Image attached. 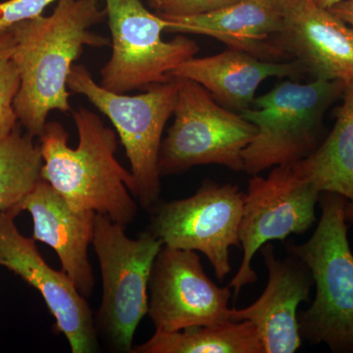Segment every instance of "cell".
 Returning a JSON list of instances; mask_svg holds the SVG:
<instances>
[{
	"mask_svg": "<svg viewBox=\"0 0 353 353\" xmlns=\"http://www.w3.org/2000/svg\"><path fill=\"white\" fill-rule=\"evenodd\" d=\"M176 80L174 123L162 141L158 159L160 175L206 164L243 171V152L256 136V127L220 105L199 83Z\"/></svg>",
	"mask_w": 353,
	"mask_h": 353,
	"instance_id": "cell-7",
	"label": "cell"
},
{
	"mask_svg": "<svg viewBox=\"0 0 353 353\" xmlns=\"http://www.w3.org/2000/svg\"><path fill=\"white\" fill-rule=\"evenodd\" d=\"M132 353H264L256 327L250 321H227L176 332L157 331Z\"/></svg>",
	"mask_w": 353,
	"mask_h": 353,
	"instance_id": "cell-19",
	"label": "cell"
},
{
	"mask_svg": "<svg viewBox=\"0 0 353 353\" xmlns=\"http://www.w3.org/2000/svg\"><path fill=\"white\" fill-rule=\"evenodd\" d=\"M67 85L111 121L131 165L134 197L141 208L152 211L159 201L158 159L165 126L175 109L178 80L153 85L143 94H116L97 83L87 67L74 64Z\"/></svg>",
	"mask_w": 353,
	"mask_h": 353,
	"instance_id": "cell-5",
	"label": "cell"
},
{
	"mask_svg": "<svg viewBox=\"0 0 353 353\" xmlns=\"http://www.w3.org/2000/svg\"><path fill=\"white\" fill-rule=\"evenodd\" d=\"M72 116L79 134L76 148L69 146L63 125L54 121L39 137L41 179L75 210L94 211L129 226L138 214L136 185L115 157V132L90 109L78 108Z\"/></svg>",
	"mask_w": 353,
	"mask_h": 353,
	"instance_id": "cell-2",
	"label": "cell"
},
{
	"mask_svg": "<svg viewBox=\"0 0 353 353\" xmlns=\"http://www.w3.org/2000/svg\"><path fill=\"white\" fill-rule=\"evenodd\" d=\"M230 297V287L209 279L196 252L162 246L148 282V315L157 331L231 321Z\"/></svg>",
	"mask_w": 353,
	"mask_h": 353,
	"instance_id": "cell-11",
	"label": "cell"
},
{
	"mask_svg": "<svg viewBox=\"0 0 353 353\" xmlns=\"http://www.w3.org/2000/svg\"><path fill=\"white\" fill-rule=\"evenodd\" d=\"M317 6L323 7V8L330 9L331 7L336 6L339 2L343 0H313Z\"/></svg>",
	"mask_w": 353,
	"mask_h": 353,
	"instance_id": "cell-26",
	"label": "cell"
},
{
	"mask_svg": "<svg viewBox=\"0 0 353 353\" xmlns=\"http://www.w3.org/2000/svg\"><path fill=\"white\" fill-rule=\"evenodd\" d=\"M341 99L329 136L314 152L292 166L320 192L345 197V218L353 223V82L347 83Z\"/></svg>",
	"mask_w": 353,
	"mask_h": 353,
	"instance_id": "cell-18",
	"label": "cell"
},
{
	"mask_svg": "<svg viewBox=\"0 0 353 353\" xmlns=\"http://www.w3.org/2000/svg\"><path fill=\"white\" fill-rule=\"evenodd\" d=\"M290 1H297V0H290Z\"/></svg>",
	"mask_w": 353,
	"mask_h": 353,
	"instance_id": "cell-27",
	"label": "cell"
},
{
	"mask_svg": "<svg viewBox=\"0 0 353 353\" xmlns=\"http://www.w3.org/2000/svg\"><path fill=\"white\" fill-rule=\"evenodd\" d=\"M280 34L283 50L306 74L353 82V28L313 0L290 1Z\"/></svg>",
	"mask_w": 353,
	"mask_h": 353,
	"instance_id": "cell-14",
	"label": "cell"
},
{
	"mask_svg": "<svg viewBox=\"0 0 353 353\" xmlns=\"http://www.w3.org/2000/svg\"><path fill=\"white\" fill-rule=\"evenodd\" d=\"M20 88V75L12 59L10 32L0 37V143L19 125L15 99Z\"/></svg>",
	"mask_w": 353,
	"mask_h": 353,
	"instance_id": "cell-21",
	"label": "cell"
},
{
	"mask_svg": "<svg viewBox=\"0 0 353 353\" xmlns=\"http://www.w3.org/2000/svg\"><path fill=\"white\" fill-rule=\"evenodd\" d=\"M345 85L321 79L287 81L255 97L252 108L241 113L257 129L243 152V171L253 176L272 167L292 166L314 152L323 141L325 114L343 97Z\"/></svg>",
	"mask_w": 353,
	"mask_h": 353,
	"instance_id": "cell-4",
	"label": "cell"
},
{
	"mask_svg": "<svg viewBox=\"0 0 353 353\" xmlns=\"http://www.w3.org/2000/svg\"><path fill=\"white\" fill-rule=\"evenodd\" d=\"M345 205V197L325 192L314 234L288 248L307 265L316 285L314 303L297 317L301 338L334 352H353V254Z\"/></svg>",
	"mask_w": 353,
	"mask_h": 353,
	"instance_id": "cell-3",
	"label": "cell"
},
{
	"mask_svg": "<svg viewBox=\"0 0 353 353\" xmlns=\"http://www.w3.org/2000/svg\"><path fill=\"white\" fill-rule=\"evenodd\" d=\"M245 196L239 185L209 181L192 196L157 204L148 231L163 245L203 253L223 281L232 271L230 248H241Z\"/></svg>",
	"mask_w": 353,
	"mask_h": 353,
	"instance_id": "cell-9",
	"label": "cell"
},
{
	"mask_svg": "<svg viewBox=\"0 0 353 353\" xmlns=\"http://www.w3.org/2000/svg\"><path fill=\"white\" fill-rule=\"evenodd\" d=\"M261 3L272 7V8L277 9V10L284 11L285 6L289 3V0H257Z\"/></svg>",
	"mask_w": 353,
	"mask_h": 353,
	"instance_id": "cell-25",
	"label": "cell"
},
{
	"mask_svg": "<svg viewBox=\"0 0 353 353\" xmlns=\"http://www.w3.org/2000/svg\"><path fill=\"white\" fill-rule=\"evenodd\" d=\"M19 209L32 216V239L50 246L57 252L62 270L81 294L92 296L95 279L88 260V246L94 236L97 213L72 208L43 179L23 199Z\"/></svg>",
	"mask_w": 353,
	"mask_h": 353,
	"instance_id": "cell-15",
	"label": "cell"
},
{
	"mask_svg": "<svg viewBox=\"0 0 353 353\" xmlns=\"http://www.w3.org/2000/svg\"><path fill=\"white\" fill-rule=\"evenodd\" d=\"M304 74L296 60L264 61L245 51L229 48L213 57L190 58L170 76L199 83L223 108L241 114L252 108L255 92L266 79L301 78Z\"/></svg>",
	"mask_w": 353,
	"mask_h": 353,
	"instance_id": "cell-17",
	"label": "cell"
},
{
	"mask_svg": "<svg viewBox=\"0 0 353 353\" xmlns=\"http://www.w3.org/2000/svg\"><path fill=\"white\" fill-rule=\"evenodd\" d=\"M17 210L0 211V266L8 269L39 290L55 318L57 333L63 334L73 353L99 350V331L85 297L63 270L46 263L36 241L23 236L16 226Z\"/></svg>",
	"mask_w": 353,
	"mask_h": 353,
	"instance_id": "cell-12",
	"label": "cell"
},
{
	"mask_svg": "<svg viewBox=\"0 0 353 353\" xmlns=\"http://www.w3.org/2000/svg\"><path fill=\"white\" fill-rule=\"evenodd\" d=\"M330 10L353 28V0H343L331 7Z\"/></svg>",
	"mask_w": 353,
	"mask_h": 353,
	"instance_id": "cell-24",
	"label": "cell"
},
{
	"mask_svg": "<svg viewBox=\"0 0 353 353\" xmlns=\"http://www.w3.org/2000/svg\"><path fill=\"white\" fill-rule=\"evenodd\" d=\"M112 54L101 70V85L116 94L146 90L170 80L171 73L194 57L199 46L187 37L166 41L169 21L150 12L141 0H103Z\"/></svg>",
	"mask_w": 353,
	"mask_h": 353,
	"instance_id": "cell-8",
	"label": "cell"
},
{
	"mask_svg": "<svg viewBox=\"0 0 353 353\" xmlns=\"http://www.w3.org/2000/svg\"><path fill=\"white\" fill-rule=\"evenodd\" d=\"M320 194L290 165L274 167L267 178L253 175L248 182L239 231L243 261L229 285L236 296L243 287L256 282L252 263L262 246L272 241H284L292 234H303L312 227Z\"/></svg>",
	"mask_w": 353,
	"mask_h": 353,
	"instance_id": "cell-10",
	"label": "cell"
},
{
	"mask_svg": "<svg viewBox=\"0 0 353 353\" xmlns=\"http://www.w3.org/2000/svg\"><path fill=\"white\" fill-rule=\"evenodd\" d=\"M126 228L95 214L92 245L102 278L95 324L113 350L132 353L136 330L148 314V282L163 243L150 231L129 238Z\"/></svg>",
	"mask_w": 353,
	"mask_h": 353,
	"instance_id": "cell-6",
	"label": "cell"
},
{
	"mask_svg": "<svg viewBox=\"0 0 353 353\" xmlns=\"http://www.w3.org/2000/svg\"><path fill=\"white\" fill-rule=\"evenodd\" d=\"M41 146L19 126L0 143V211L17 210L41 180Z\"/></svg>",
	"mask_w": 353,
	"mask_h": 353,
	"instance_id": "cell-20",
	"label": "cell"
},
{
	"mask_svg": "<svg viewBox=\"0 0 353 353\" xmlns=\"http://www.w3.org/2000/svg\"><path fill=\"white\" fill-rule=\"evenodd\" d=\"M268 269L263 294L252 305L231 309V321H250L256 327L264 353H294L301 345L297 309L309 301L314 284L307 265L294 253L284 260L275 256L268 243L260 248Z\"/></svg>",
	"mask_w": 353,
	"mask_h": 353,
	"instance_id": "cell-13",
	"label": "cell"
},
{
	"mask_svg": "<svg viewBox=\"0 0 353 353\" xmlns=\"http://www.w3.org/2000/svg\"><path fill=\"white\" fill-rule=\"evenodd\" d=\"M166 18V17H164ZM167 32L208 36L228 48L264 61H290L280 43L282 11L257 0H243L226 8L190 17H168Z\"/></svg>",
	"mask_w": 353,
	"mask_h": 353,
	"instance_id": "cell-16",
	"label": "cell"
},
{
	"mask_svg": "<svg viewBox=\"0 0 353 353\" xmlns=\"http://www.w3.org/2000/svg\"><path fill=\"white\" fill-rule=\"evenodd\" d=\"M243 0H150V6L162 17H190L226 8Z\"/></svg>",
	"mask_w": 353,
	"mask_h": 353,
	"instance_id": "cell-22",
	"label": "cell"
},
{
	"mask_svg": "<svg viewBox=\"0 0 353 353\" xmlns=\"http://www.w3.org/2000/svg\"><path fill=\"white\" fill-rule=\"evenodd\" d=\"M57 0H6L0 2V37L15 26L43 15L44 10Z\"/></svg>",
	"mask_w": 353,
	"mask_h": 353,
	"instance_id": "cell-23",
	"label": "cell"
},
{
	"mask_svg": "<svg viewBox=\"0 0 353 353\" xmlns=\"http://www.w3.org/2000/svg\"><path fill=\"white\" fill-rule=\"evenodd\" d=\"M103 0H57L50 15L25 21L10 30L12 59L20 75L15 111L34 138L43 132L52 111L71 112L68 78L85 46L102 48L108 39L92 32L103 22Z\"/></svg>",
	"mask_w": 353,
	"mask_h": 353,
	"instance_id": "cell-1",
	"label": "cell"
}]
</instances>
